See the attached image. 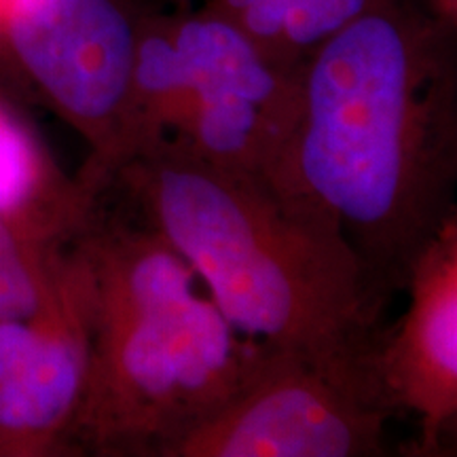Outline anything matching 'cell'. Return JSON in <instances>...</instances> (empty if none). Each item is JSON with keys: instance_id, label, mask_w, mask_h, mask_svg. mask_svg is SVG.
Listing matches in <instances>:
<instances>
[{"instance_id": "6da1fadb", "label": "cell", "mask_w": 457, "mask_h": 457, "mask_svg": "<svg viewBox=\"0 0 457 457\" xmlns=\"http://www.w3.org/2000/svg\"><path fill=\"white\" fill-rule=\"evenodd\" d=\"M455 26L417 0H373L303 62L267 176L335 222L386 305L457 216Z\"/></svg>"}, {"instance_id": "7a4b0ae2", "label": "cell", "mask_w": 457, "mask_h": 457, "mask_svg": "<svg viewBox=\"0 0 457 457\" xmlns=\"http://www.w3.org/2000/svg\"><path fill=\"white\" fill-rule=\"evenodd\" d=\"M106 191L187 261L245 339L316 353L377 345L386 303L352 245L265 174L222 168L159 138Z\"/></svg>"}, {"instance_id": "3957f363", "label": "cell", "mask_w": 457, "mask_h": 457, "mask_svg": "<svg viewBox=\"0 0 457 457\" xmlns=\"http://www.w3.org/2000/svg\"><path fill=\"white\" fill-rule=\"evenodd\" d=\"M87 369L68 455L165 457L254 373L265 347L228 324L155 228L98 199L66 244Z\"/></svg>"}, {"instance_id": "277c9868", "label": "cell", "mask_w": 457, "mask_h": 457, "mask_svg": "<svg viewBox=\"0 0 457 457\" xmlns=\"http://www.w3.org/2000/svg\"><path fill=\"white\" fill-rule=\"evenodd\" d=\"M398 415L364 352L265 347L248 381L165 457H379Z\"/></svg>"}, {"instance_id": "5b68a950", "label": "cell", "mask_w": 457, "mask_h": 457, "mask_svg": "<svg viewBox=\"0 0 457 457\" xmlns=\"http://www.w3.org/2000/svg\"><path fill=\"white\" fill-rule=\"evenodd\" d=\"M145 9L136 0H9L0 49L89 148L79 182L100 197L134 155V71Z\"/></svg>"}, {"instance_id": "8992f818", "label": "cell", "mask_w": 457, "mask_h": 457, "mask_svg": "<svg viewBox=\"0 0 457 457\" xmlns=\"http://www.w3.org/2000/svg\"><path fill=\"white\" fill-rule=\"evenodd\" d=\"M87 369V333L64 248L60 282L30 320L0 322V457L68 455Z\"/></svg>"}, {"instance_id": "52a82bcc", "label": "cell", "mask_w": 457, "mask_h": 457, "mask_svg": "<svg viewBox=\"0 0 457 457\" xmlns=\"http://www.w3.org/2000/svg\"><path fill=\"white\" fill-rule=\"evenodd\" d=\"M407 310L381 330L375 367L398 413L420 421L421 455L447 453L457 424V216L411 267Z\"/></svg>"}, {"instance_id": "ba28073f", "label": "cell", "mask_w": 457, "mask_h": 457, "mask_svg": "<svg viewBox=\"0 0 457 457\" xmlns=\"http://www.w3.org/2000/svg\"><path fill=\"white\" fill-rule=\"evenodd\" d=\"M98 199L57 170L15 102L0 96V219L34 242L64 245Z\"/></svg>"}, {"instance_id": "9c48e42d", "label": "cell", "mask_w": 457, "mask_h": 457, "mask_svg": "<svg viewBox=\"0 0 457 457\" xmlns=\"http://www.w3.org/2000/svg\"><path fill=\"white\" fill-rule=\"evenodd\" d=\"M64 245L34 242L0 219V322L30 320L47 307L60 282Z\"/></svg>"}, {"instance_id": "30bf717a", "label": "cell", "mask_w": 457, "mask_h": 457, "mask_svg": "<svg viewBox=\"0 0 457 457\" xmlns=\"http://www.w3.org/2000/svg\"><path fill=\"white\" fill-rule=\"evenodd\" d=\"M373 0H288L282 37V62L299 72L310 57L333 34L352 24Z\"/></svg>"}, {"instance_id": "8fae6325", "label": "cell", "mask_w": 457, "mask_h": 457, "mask_svg": "<svg viewBox=\"0 0 457 457\" xmlns=\"http://www.w3.org/2000/svg\"><path fill=\"white\" fill-rule=\"evenodd\" d=\"M20 89H21L20 79L15 77L13 68L9 66L7 57H4L3 49H0V96H3V98H9V100L15 102L17 94H20Z\"/></svg>"}, {"instance_id": "7c38bea8", "label": "cell", "mask_w": 457, "mask_h": 457, "mask_svg": "<svg viewBox=\"0 0 457 457\" xmlns=\"http://www.w3.org/2000/svg\"><path fill=\"white\" fill-rule=\"evenodd\" d=\"M428 7L443 20L457 24V0H428Z\"/></svg>"}, {"instance_id": "4fadbf2b", "label": "cell", "mask_w": 457, "mask_h": 457, "mask_svg": "<svg viewBox=\"0 0 457 457\" xmlns=\"http://www.w3.org/2000/svg\"><path fill=\"white\" fill-rule=\"evenodd\" d=\"M7 3H9V0H0V11L7 7Z\"/></svg>"}]
</instances>
